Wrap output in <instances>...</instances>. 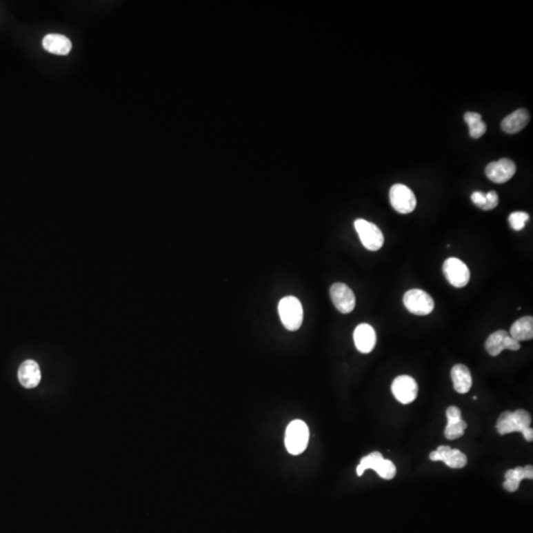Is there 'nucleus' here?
I'll use <instances>...</instances> for the list:
<instances>
[{"instance_id": "obj_1", "label": "nucleus", "mask_w": 533, "mask_h": 533, "mask_svg": "<svg viewBox=\"0 0 533 533\" xmlns=\"http://www.w3.org/2000/svg\"><path fill=\"white\" fill-rule=\"evenodd\" d=\"M279 315L281 323L288 331H296L303 321V308L299 299L285 296L279 303Z\"/></svg>"}, {"instance_id": "obj_2", "label": "nucleus", "mask_w": 533, "mask_h": 533, "mask_svg": "<svg viewBox=\"0 0 533 533\" xmlns=\"http://www.w3.org/2000/svg\"><path fill=\"white\" fill-rule=\"evenodd\" d=\"M310 441V429L301 420H294L288 425L285 443L288 452L292 455L303 454Z\"/></svg>"}, {"instance_id": "obj_3", "label": "nucleus", "mask_w": 533, "mask_h": 533, "mask_svg": "<svg viewBox=\"0 0 533 533\" xmlns=\"http://www.w3.org/2000/svg\"><path fill=\"white\" fill-rule=\"evenodd\" d=\"M368 469H372L382 479L391 480L396 476L397 469L395 464L388 459H384L383 455L379 452H372L363 457L356 467V474L363 475Z\"/></svg>"}, {"instance_id": "obj_4", "label": "nucleus", "mask_w": 533, "mask_h": 533, "mask_svg": "<svg viewBox=\"0 0 533 533\" xmlns=\"http://www.w3.org/2000/svg\"><path fill=\"white\" fill-rule=\"evenodd\" d=\"M532 416L527 411L519 409L514 412H504L498 419L497 431L499 434H512V432H521L523 430L530 428L532 425Z\"/></svg>"}, {"instance_id": "obj_5", "label": "nucleus", "mask_w": 533, "mask_h": 533, "mask_svg": "<svg viewBox=\"0 0 533 533\" xmlns=\"http://www.w3.org/2000/svg\"><path fill=\"white\" fill-rule=\"evenodd\" d=\"M354 228L358 232L361 244L370 251H377L383 246L384 237L379 226L365 219H359L354 221Z\"/></svg>"}, {"instance_id": "obj_6", "label": "nucleus", "mask_w": 533, "mask_h": 533, "mask_svg": "<svg viewBox=\"0 0 533 533\" xmlns=\"http://www.w3.org/2000/svg\"><path fill=\"white\" fill-rule=\"evenodd\" d=\"M404 305L413 314L425 316L432 313L434 301L428 292L419 288L408 290L403 297Z\"/></svg>"}, {"instance_id": "obj_7", "label": "nucleus", "mask_w": 533, "mask_h": 533, "mask_svg": "<svg viewBox=\"0 0 533 533\" xmlns=\"http://www.w3.org/2000/svg\"><path fill=\"white\" fill-rule=\"evenodd\" d=\"M390 198L393 209L400 214H410L417 205L413 191L403 184L393 185L390 189Z\"/></svg>"}, {"instance_id": "obj_8", "label": "nucleus", "mask_w": 533, "mask_h": 533, "mask_svg": "<svg viewBox=\"0 0 533 533\" xmlns=\"http://www.w3.org/2000/svg\"><path fill=\"white\" fill-rule=\"evenodd\" d=\"M445 279L452 287L461 288L466 287L470 280V271L466 264L459 258H448L443 266Z\"/></svg>"}, {"instance_id": "obj_9", "label": "nucleus", "mask_w": 533, "mask_h": 533, "mask_svg": "<svg viewBox=\"0 0 533 533\" xmlns=\"http://www.w3.org/2000/svg\"><path fill=\"white\" fill-rule=\"evenodd\" d=\"M391 390L400 403L410 404L417 398L419 388L413 377L400 375L393 381Z\"/></svg>"}, {"instance_id": "obj_10", "label": "nucleus", "mask_w": 533, "mask_h": 533, "mask_svg": "<svg viewBox=\"0 0 533 533\" xmlns=\"http://www.w3.org/2000/svg\"><path fill=\"white\" fill-rule=\"evenodd\" d=\"M485 348L490 356H497L504 350L519 351L521 349V343L512 339L507 331L498 330L489 336L485 343Z\"/></svg>"}, {"instance_id": "obj_11", "label": "nucleus", "mask_w": 533, "mask_h": 533, "mask_svg": "<svg viewBox=\"0 0 533 533\" xmlns=\"http://www.w3.org/2000/svg\"><path fill=\"white\" fill-rule=\"evenodd\" d=\"M330 296L335 308L343 314L351 313L354 310L356 296L346 283H334L330 288Z\"/></svg>"}, {"instance_id": "obj_12", "label": "nucleus", "mask_w": 533, "mask_h": 533, "mask_svg": "<svg viewBox=\"0 0 533 533\" xmlns=\"http://www.w3.org/2000/svg\"><path fill=\"white\" fill-rule=\"evenodd\" d=\"M516 167L511 159H502L498 161L491 162L485 169L487 178L496 184H504L511 180L516 174Z\"/></svg>"}, {"instance_id": "obj_13", "label": "nucleus", "mask_w": 533, "mask_h": 533, "mask_svg": "<svg viewBox=\"0 0 533 533\" xmlns=\"http://www.w3.org/2000/svg\"><path fill=\"white\" fill-rule=\"evenodd\" d=\"M432 461H443L447 466L454 469L465 467L467 464V457L459 450H452L448 445H441L438 450H434L430 454Z\"/></svg>"}, {"instance_id": "obj_14", "label": "nucleus", "mask_w": 533, "mask_h": 533, "mask_svg": "<svg viewBox=\"0 0 533 533\" xmlns=\"http://www.w3.org/2000/svg\"><path fill=\"white\" fill-rule=\"evenodd\" d=\"M354 341L356 349L363 354H368L376 345V333L370 324L359 325L354 332Z\"/></svg>"}, {"instance_id": "obj_15", "label": "nucleus", "mask_w": 533, "mask_h": 533, "mask_svg": "<svg viewBox=\"0 0 533 533\" xmlns=\"http://www.w3.org/2000/svg\"><path fill=\"white\" fill-rule=\"evenodd\" d=\"M42 374L40 367L35 361L28 360L20 365L18 370V379L23 388H35L40 383Z\"/></svg>"}, {"instance_id": "obj_16", "label": "nucleus", "mask_w": 533, "mask_h": 533, "mask_svg": "<svg viewBox=\"0 0 533 533\" xmlns=\"http://www.w3.org/2000/svg\"><path fill=\"white\" fill-rule=\"evenodd\" d=\"M43 47L51 54L66 56L72 49V41L66 36L59 34H49L43 39Z\"/></svg>"}, {"instance_id": "obj_17", "label": "nucleus", "mask_w": 533, "mask_h": 533, "mask_svg": "<svg viewBox=\"0 0 533 533\" xmlns=\"http://www.w3.org/2000/svg\"><path fill=\"white\" fill-rule=\"evenodd\" d=\"M530 116L527 110L519 109L511 115L505 117L501 123V127L507 134H516V132L525 129L527 123H530Z\"/></svg>"}, {"instance_id": "obj_18", "label": "nucleus", "mask_w": 533, "mask_h": 533, "mask_svg": "<svg viewBox=\"0 0 533 533\" xmlns=\"http://www.w3.org/2000/svg\"><path fill=\"white\" fill-rule=\"evenodd\" d=\"M452 379L455 391L461 394H465L472 388V375L466 365H454L452 370Z\"/></svg>"}, {"instance_id": "obj_19", "label": "nucleus", "mask_w": 533, "mask_h": 533, "mask_svg": "<svg viewBox=\"0 0 533 533\" xmlns=\"http://www.w3.org/2000/svg\"><path fill=\"white\" fill-rule=\"evenodd\" d=\"M510 336L518 342L532 340L533 338V318L525 316L519 318L512 325Z\"/></svg>"}, {"instance_id": "obj_20", "label": "nucleus", "mask_w": 533, "mask_h": 533, "mask_svg": "<svg viewBox=\"0 0 533 533\" xmlns=\"http://www.w3.org/2000/svg\"><path fill=\"white\" fill-rule=\"evenodd\" d=\"M464 120L467 123L469 127V134L472 139H480L484 136L487 130L486 123L483 122L482 117L480 114L474 112H467L464 115Z\"/></svg>"}, {"instance_id": "obj_21", "label": "nucleus", "mask_w": 533, "mask_h": 533, "mask_svg": "<svg viewBox=\"0 0 533 533\" xmlns=\"http://www.w3.org/2000/svg\"><path fill=\"white\" fill-rule=\"evenodd\" d=\"M505 479L516 480V481L521 482L525 479H533V467L532 465H526L525 467H519L514 469H510L505 473Z\"/></svg>"}, {"instance_id": "obj_22", "label": "nucleus", "mask_w": 533, "mask_h": 533, "mask_svg": "<svg viewBox=\"0 0 533 533\" xmlns=\"http://www.w3.org/2000/svg\"><path fill=\"white\" fill-rule=\"evenodd\" d=\"M466 429H467V423L463 420L454 424H447L445 430V438L450 441L457 440L463 436Z\"/></svg>"}, {"instance_id": "obj_23", "label": "nucleus", "mask_w": 533, "mask_h": 533, "mask_svg": "<svg viewBox=\"0 0 533 533\" xmlns=\"http://www.w3.org/2000/svg\"><path fill=\"white\" fill-rule=\"evenodd\" d=\"M530 221V214L525 212H514L510 214L509 223L512 230L521 231L525 228L526 221Z\"/></svg>"}, {"instance_id": "obj_24", "label": "nucleus", "mask_w": 533, "mask_h": 533, "mask_svg": "<svg viewBox=\"0 0 533 533\" xmlns=\"http://www.w3.org/2000/svg\"><path fill=\"white\" fill-rule=\"evenodd\" d=\"M499 203V196L495 191L489 192L486 194V203L481 210H491L495 209Z\"/></svg>"}, {"instance_id": "obj_25", "label": "nucleus", "mask_w": 533, "mask_h": 533, "mask_svg": "<svg viewBox=\"0 0 533 533\" xmlns=\"http://www.w3.org/2000/svg\"><path fill=\"white\" fill-rule=\"evenodd\" d=\"M447 424H454L462 420L461 409L455 406L448 407L447 410Z\"/></svg>"}, {"instance_id": "obj_26", "label": "nucleus", "mask_w": 533, "mask_h": 533, "mask_svg": "<svg viewBox=\"0 0 533 533\" xmlns=\"http://www.w3.org/2000/svg\"><path fill=\"white\" fill-rule=\"evenodd\" d=\"M471 200L479 209H482L486 203V194L483 193V192H474L471 195Z\"/></svg>"}, {"instance_id": "obj_27", "label": "nucleus", "mask_w": 533, "mask_h": 533, "mask_svg": "<svg viewBox=\"0 0 533 533\" xmlns=\"http://www.w3.org/2000/svg\"><path fill=\"white\" fill-rule=\"evenodd\" d=\"M519 485H521V482L516 481V480L512 479H505V481L504 482V489L505 491L511 492V493H514V492H516L519 490Z\"/></svg>"}, {"instance_id": "obj_28", "label": "nucleus", "mask_w": 533, "mask_h": 533, "mask_svg": "<svg viewBox=\"0 0 533 533\" xmlns=\"http://www.w3.org/2000/svg\"><path fill=\"white\" fill-rule=\"evenodd\" d=\"M521 434H523V436H525V440L527 441L528 443H532L533 440L532 428H527V429L523 430V431L521 432Z\"/></svg>"}]
</instances>
